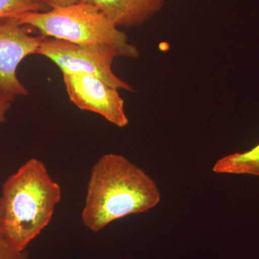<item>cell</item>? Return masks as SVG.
<instances>
[{
    "instance_id": "1",
    "label": "cell",
    "mask_w": 259,
    "mask_h": 259,
    "mask_svg": "<svg viewBox=\"0 0 259 259\" xmlns=\"http://www.w3.org/2000/svg\"><path fill=\"white\" fill-rule=\"evenodd\" d=\"M161 199L157 184L143 168L122 155L107 153L92 168L81 221L97 233L117 220L151 210Z\"/></svg>"
},
{
    "instance_id": "2",
    "label": "cell",
    "mask_w": 259,
    "mask_h": 259,
    "mask_svg": "<svg viewBox=\"0 0 259 259\" xmlns=\"http://www.w3.org/2000/svg\"><path fill=\"white\" fill-rule=\"evenodd\" d=\"M62 197L61 186L41 160L32 158L10 175L3 187V236L24 252L52 221Z\"/></svg>"
},
{
    "instance_id": "3",
    "label": "cell",
    "mask_w": 259,
    "mask_h": 259,
    "mask_svg": "<svg viewBox=\"0 0 259 259\" xmlns=\"http://www.w3.org/2000/svg\"><path fill=\"white\" fill-rule=\"evenodd\" d=\"M46 37L79 45L110 46L122 57L137 59L140 51L130 44L125 32L114 25L93 5L79 3L54 7L47 11L28 12L15 18Z\"/></svg>"
},
{
    "instance_id": "4",
    "label": "cell",
    "mask_w": 259,
    "mask_h": 259,
    "mask_svg": "<svg viewBox=\"0 0 259 259\" xmlns=\"http://www.w3.org/2000/svg\"><path fill=\"white\" fill-rule=\"evenodd\" d=\"M36 54L50 59L62 74L93 75L117 90L135 92L131 85L122 81L112 71L114 60L122 56L110 46L79 45L46 37Z\"/></svg>"
},
{
    "instance_id": "5",
    "label": "cell",
    "mask_w": 259,
    "mask_h": 259,
    "mask_svg": "<svg viewBox=\"0 0 259 259\" xmlns=\"http://www.w3.org/2000/svg\"><path fill=\"white\" fill-rule=\"evenodd\" d=\"M70 101L78 108L102 116L112 125L124 127L129 119L118 90L87 74H63Z\"/></svg>"
},
{
    "instance_id": "6",
    "label": "cell",
    "mask_w": 259,
    "mask_h": 259,
    "mask_svg": "<svg viewBox=\"0 0 259 259\" xmlns=\"http://www.w3.org/2000/svg\"><path fill=\"white\" fill-rule=\"evenodd\" d=\"M29 28L15 18L0 21V88L13 98L28 95V90L18 79L17 70L27 56L36 54L46 37L30 35Z\"/></svg>"
},
{
    "instance_id": "7",
    "label": "cell",
    "mask_w": 259,
    "mask_h": 259,
    "mask_svg": "<svg viewBox=\"0 0 259 259\" xmlns=\"http://www.w3.org/2000/svg\"><path fill=\"white\" fill-rule=\"evenodd\" d=\"M93 5L117 28L141 26L164 6L165 0H81Z\"/></svg>"
},
{
    "instance_id": "8",
    "label": "cell",
    "mask_w": 259,
    "mask_h": 259,
    "mask_svg": "<svg viewBox=\"0 0 259 259\" xmlns=\"http://www.w3.org/2000/svg\"><path fill=\"white\" fill-rule=\"evenodd\" d=\"M212 171L216 174L259 177V144L249 151L220 158L213 165Z\"/></svg>"
},
{
    "instance_id": "9",
    "label": "cell",
    "mask_w": 259,
    "mask_h": 259,
    "mask_svg": "<svg viewBox=\"0 0 259 259\" xmlns=\"http://www.w3.org/2000/svg\"><path fill=\"white\" fill-rule=\"evenodd\" d=\"M48 10L49 7L37 0H0V21L15 18L28 12H42Z\"/></svg>"
},
{
    "instance_id": "10",
    "label": "cell",
    "mask_w": 259,
    "mask_h": 259,
    "mask_svg": "<svg viewBox=\"0 0 259 259\" xmlns=\"http://www.w3.org/2000/svg\"><path fill=\"white\" fill-rule=\"evenodd\" d=\"M0 259H28L24 252L18 251L12 248L5 240L0 241Z\"/></svg>"
},
{
    "instance_id": "11",
    "label": "cell",
    "mask_w": 259,
    "mask_h": 259,
    "mask_svg": "<svg viewBox=\"0 0 259 259\" xmlns=\"http://www.w3.org/2000/svg\"><path fill=\"white\" fill-rule=\"evenodd\" d=\"M15 98L0 88V124L6 120V115L9 111Z\"/></svg>"
},
{
    "instance_id": "12",
    "label": "cell",
    "mask_w": 259,
    "mask_h": 259,
    "mask_svg": "<svg viewBox=\"0 0 259 259\" xmlns=\"http://www.w3.org/2000/svg\"><path fill=\"white\" fill-rule=\"evenodd\" d=\"M37 1L51 8L54 7H64L80 3L81 0H37Z\"/></svg>"
},
{
    "instance_id": "13",
    "label": "cell",
    "mask_w": 259,
    "mask_h": 259,
    "mask_svg": "<svg viewBox=\"0 0 259 259\" xmlns=\"http://www.w3.org/2000/svg\"><path fill=\"white\" fill-rule=\"evenodd\" d=\"M2 219H3V206H2L1 197H0V241L5 240L3 233V227H2Z\"/></svg>"
}]
</instances>
